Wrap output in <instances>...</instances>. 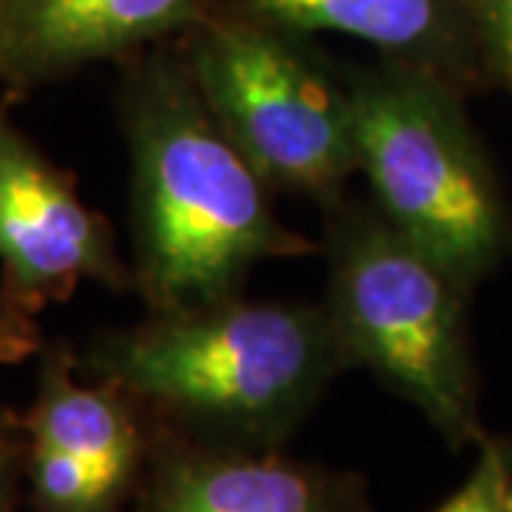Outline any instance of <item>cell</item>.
I'll list each match as a JSON object with an SVG mask.
<instances>
[{
  "instance_id": "1",
  "label": "cell",
  "mask_w": 512,
  "mask_h": 512,
  "mask_svg": "<svg viewBox=\"0 0 512 512\" xmlns=\"http://www.w3.org/2000/svg\"><path fill=\"white\" fill-rule=\"evenodd\" d=\"M123 128L131 154V285L148 311L239 296L259 262L319 251L276 217L274 188L217 126L183 57L148 55L128 72Z\"/></svg>"
},
{
  "instance_id": "2",
  "label": "cell",
  "mask_w": 512,
  "mask_h": 512,
  "mask_svg": "<svg viewBox=\"0 0 512 512\" xmlns=\"http://www.w3.org/2000/svg\"><path fill=\"white\" fill-rule=\"evenodd\" d=\"M80 367L168 433L282 450L350 359L325 305L228 296L103 333Z\"/></svg>"
},
{
  "instance_id": "3",
  "label": "cell",
  "mask_w": 512,
  "mask_h": 512,
  "mask_svg": "<svg viewBox=\"0 0 512 512\" xmlns=\"http://www.w3.org/2000/svg\"><path fill=\"white\" fill-rule=\"evenodd\" d=\"M325 311L350 367L416 404L453 447L481 441L456 276L384 220L376 205L328 208Z\"/></svg>"
},
{
  "instance_id": "4",
  "label": "cell",
  "mask_w": 512,
  "mask_h": 512,
  "mask_svg": "<svg viewBox=\"0 0 512 512\" xmlns=\"http://www.w3.org/2000/svg\"><path fill=\"white\" fill-rule=\"evenodd\" d=\"M356 171L396 231L458 282L490 268L504 211L444 77L384 60L345 74Z\"/></svg>"
},
{
  "instance_id": "5",
  "label": "cell",
  "mask_w": 512,
  "mask_h": 512,
  "mask_svg": "<svg viewBox=\"0 0 512 512\" xmlns=\"http://www.w3.org/2000/svg\"><path fill=\"white\" fill-rule=\"evenodd\" d=\"M217 126L271 188L330 208L356 171L345 77L299 35L248 18H202L183 55Z\"/></svg>"
},
{
  "instance_id": "6",
  "label": "cell",
  "mask_w": 512,
  "mask_h": 512,
  "mask_svg": "<svg viewBox=\"0 0 512 512\" xmlns=\"http://www.w3.org/2000/svg\"><path fill=\"white\" fill-rule=\"evenodd\" d=\"M0 271L6 299L35 319L80 282L123 291L131 271L109 222L0 106Z\"/></svg>"
},
{
  "instance_id": "7",
  "label": "cell",
  "mask_w": 512,
  "mask_h": 512,
  "mask_svg": "<svg viewBox=\"0 0 512 512\" xmlns=\"http://www.w3.org/2000/svg\"><path fill=\"white\" fill-rule=\"evenodd\" d=\"M137 512H376L367 481L282 450L211 444L157 427Z\"/></svg>"
},
{
  "instance_id": "8",
  "label": "cell",
  "mask_w": 512,
  "mask_h": 512,
  "mask_svg": "<svg viewBox=\"0 0 512 512\" xmlns=\"http://www.w3.org/2000/svg\"><path fill=\"white\" fill-rule=\"evenodd\" d=\"M205 0H0V83L35 89L202 20Z\"/></svg>"
},
{
  "instance_id": "9",
  "label": "cell",
  "mask_w": 512,
  "mask_h": 512,
  "mask_svg": "<svg viewBox=\"0 0 512 512\" xmlns=\"http://www.w3.org/2000/svg\"><path fill=\"white\" fill-rule=\"evenodd\" d=\"M74 370L66 350L46 353L35 402L23 421L26 439L46 441L77 458L137 510L157 421L114 384L80 382Z\"/></svg>"
},
{
  "instance_id": "10",
  "label": "cell",
  "mask_w": 512,
  "mask_h": 512,
  "mask_svg": "<svg viewBox=\"0 0 512 512\" xmlns=\"http://www.w3.org/2000/svg\"><path fill=\"white\" fill-rule=\"evenodd\" d=\"M245 15L291 35L336 32L384 60L444 74L461 40V0H239Z\"/></svg>"
},
{
  "instance_id": "11",
  "label": "cell",
  "mask_w": 512,
  "mask_h": 512,
  "mask_svg": "<svg viewBox=\"0 0 512 512\" xmlns=\"http://www.w3.org/2000/svg\"><path fill=\"white\" fill-rule=\"evenodd\" d=\"M433 512H512V439H481L473 473Z\"/></svg>"
},
{
  "instance_id": "12",
  "label": "cell",
  "mask_w": 512,
  "mask_h": 512,
  "mask_svg": "<svg viewBox=\"0 0 512 512\" xmlns=\"http://www.w3.org/2000/svg\"><path fill=\"white\" fill-rule=\"evenodd\" d=\"M473 23L495 60V69L512 83V0H464Z\"/></svg>"
},
{
  "instance_id": "13",
  "label": "cell",
  "mask_w": 512,
  "mask_h": 512,
  "mask_svg": "<svg viewBox=\"0 0 512 512\" xmlns=\"http://www.w3.org/2000/svg\"><path fill=\"white\" fill-rule=\"evenodd\" d=\"M40 348L35 319L18 311L0 288V362H20Z\"/></svg>"
},
{
  "instance_id": "14",
  "label": "cell",
  "mask_w": 512,
  "mask_h": 512,
  "mask_svg": "<svg viewBox=\"0 0 512 512\" xmlns=\"http://www.w3.org/2000/svg\"><path fill=\"white\" fill-rule=\"evenodd\" d=\"M20 450L18 441L6 433V427L0 424V512H12V501H15V467H18Z\"/></svg>"
}]
</instances>
